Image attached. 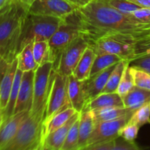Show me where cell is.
I'll list each match as a JSON object with an SVG mask.
<instances>
[{
  "mask_svg": "<svg viewBox=\"0 0 150 150\" xmlns=\"http://www.w3.org/2000/svg\"><path fill=\"white\" fill-rule=\"evenodd\" d=\"M82 36L89 45L103 35L114 32L130 34L139 40L150 37V23H143L131 15H125L111 7L106 0H92L78 9Z\"/></svg>",
  "mask_w": 150,
  "mask_h": 150,
  "instance_id": "obj_1",
  "label": "cell"
},
{
  "mask_svg": "<svg viewBox=\"0 0 150 150\" xmlns=\"http://www.w3.org/2000/svg\"><path fill=\"white\" fill-rule=\"evenodd\" d=\"M28 10L10 0L0 10V56L11 63L18 54L22 26Z\"/></svg>",
  "mask_w": 150,
  "mask_h": 150,
  "instance_id": "obj_2",
  "label": "cell"
},
{
  "mask_svg": "<svg viewBox=\"0 0 150 150\" xmlns=\"http://www.w3.org/2000/svg\"><path fill=\"white\" fill-rule=\"evenodd\" d=\"M139 38L130 34L114 32L103 35L91 44L97 55L114 54L129 62L135 59Z\"/></svg>",
  "mask_w": 150,
  "mask_h": 150,
  "instance_id": "obj_3",
  "label": "cell"
},
{
  "mask_svg": "<svg viewBox=\"0 0 150 150\" xmlns=\"http://www.w3.org/2000/svg\"><path fill=\"white\" fill-rule=\"evenodd\" d=\"M62 19L48 16L26 15L23 23L18 53L31 42L48 41L59 26Z\"/></svg>",
  "mask_w": 150,
  "mask_h": 150,
  "instance_id": "obj_4",
  "label": "cell"
},
{
  "mask_svg": "<svg viewBox=\"0 0 150 150\" xmlns=\"http://www.w3.org/2000/svg\"><path fill=\"white\" fill-rule=\"evenodd\" d=\"M77 10L62 19L57 30L48 40L50 62L54 63V66L57 63L62 51L75 39L81 35Z\"/></svg>",
  "mask_w": 150,
  "mask_h": 150,
  "instance_id": "obj_5",
  "label": "cell"
},
{
  "mask_svg": "<svg viewBox=\"0 0 150 150\" xmlns=\"http://www.w3.org/2000/svg\"><path fill=\"white\" fill-rule=\"evenodd\" d=\"M43 117L31 115L21 125L16 136L2 150H30L41 144Z\"/></svg>",
  "mask_w": 150,
  "mask_h": 150,
  "instance_id": "obj_6",
  "label": "cell"
},
{
  "mask_svg": "<svg viewBox=\"0 0 150 150\" xmlns=\"http://www.w3.org/2000/svg\"><path fill=\"white\" fill-rule=\"evenodd\" d=\"M54 73V63L50 62L40 65L35 71L34 97L31 115L43 117L45 116L47 98Z\"/></svg>",
  "mask_w": 150,
  "mask_h": 150,
  "instance_id": "obj_7",
  "label": "cell"
},
{
  "mask_svg": "<svg viewBox=\"0 0 150 150\" xmlns=\"http://www.w3.org/2000/svg\"><path fill=\"white\" fill-rule=\"evenodd\" d=\"M67 77L56 71L54 73L47 98L42 125L59 111L72 107L67 98Z\"/></svg>",
  "mask_w": 150,
  "mask_h": 150,
  "instance_id": "obj_8",
  "label": "cell"
},
{
  "mask_svg": "<svg viewBox=\"0 0 150 150\" xmlns=\"http://www.w3.org/2000/svg\"><path fill=\"white\" fill-rule=\"evenodd\" d=\"M89 46V42L84 37H78L62 51L58 62L54 66V70L62 76H69L73 74L83 52Z\"/></svg>",
  "mask_w": 150,
  "mask_h": 150,
  "instance_id": "obj_9",
  "label": "cell"
},
{
  "mask_svg": "<svg viewBox=\"0 0 150 150\" xmlns=\"http://www.w3.org/2000/svg\"><path fill=\"white\" fill-rule=\"evenodd\" d=\"M77 9L66 0H35L29 8V13L64 19Z\"/></svg>",
  "mask_w": 150,
  "mask_h": 150,
  "instance_id": "obj_10",
  "label": "cell"
},
{
  "mask_svg": "<svg viewBox=\"0 0 150 150\" xmlns=\"http://www.w3.org/2000/svg\"><path fill=\"white\" fill-rule=\"evenodd\" d=\"M132 115L128 114L117 120L96 123L86 145L117 139L119 137L120 130L128 122Z\"/></svg>",
  "mask_w": 150,
  "mask_h": 150,
  "instance_id": "obj_11",
  "label": "cell"
},
{
  "mask_svg": "<svg viewBox=\"0 0 150 150\" xmlns=\"http://www.w3.org/2000/svg\"><path fill=\"white\" fill-rule=\"evenodd\" d=\"M35 71V70H31L23 73L13 114L23 111H30L32 109L34 97Z\"/></svg>",
  "mask_w": 150,
  "mask_h": 150,
  "instance_id": "obj_12",
  "label": "cell"
},
{
  "mask_svg": "<svg viewBox=\"0 0 150 150\" xmlns=\"http://www.w3.org/2000/svg\"><path fill=\"white\" fill-rule=\"evenodd\" d=\"M116 65L117 64L111 66L103 71L92 76L88 80L83 81V91L86 104L102 93L108 78Z\"/></svg>",
  "mask_w": 150,
  "mask_h": 150,
  "instance_id": "obj_13",
  "label": "cell"
},
{
  "mask_svg": "<svg viewBox=\"0 0 150 150\" xmlns=\"http://www.w3.org/2000/svg\"><path fill=\"white\" fill-rule=\"evenodd\" d=\"M30 111H23L13 114L11 117L3 122L0 128V150H2L16 136L21 125L27 117Z\"/></svg>",
  "mask_w": 150,
  "mask_h": 150,
  "instance_id": "obj_14",
  "label": "cell"
},
{
  "mask_svg": "<svg viewBox=\"0 0 150 150\" xmlns=\"http://www.w3.org/2000/svg\"><path fill=\"white\" fill-rule=\"evenodd\" d=\"M80 117V113H76L65 124L47 136L43 142V149L48 150H60L67 135L75 122Z\"/></svg>",
  "mask_w": 150,
  "mask_h": 150,
  "instance_id": "obj_15",
  "label": "cell"
},
{
  "mask_svg": "<svg viewBox=\"0 0 150 150\" xmlns=\"http://www.w3.org/2000/svg\"><path fill=\"white\" fill-rule=\"evenodd\" d=\"M67 98L72 108L81 113L86 106V100L83 91V81H80L70 75L67 77Z\"/></svg>",
  "mask_w": 150,
  "mask_h": 150,
  "instance_id": "obj_16",
  "label": "cell"
},
{
  "mask_svg": "<svg viewBox=\"0 0 150 150\" xmlns=\"http://www.w3.org/2000/svg\"><path fill=\"white\" fill-rule=\"evenodd\" d=\"M17 69L18 59L16 58L10 64L7 72L0 82V107L3 112L6 109L8 103Z\"/></svg>",
  "mask_w": 150,
  "mask_h": 150,
  "instance_id": "obj_17",
  "label": "cell"
},
{
  "mask_svg": "<svg viewBox=\"0 0 150 150\" xmlns=\"http://www.w3.org/2000/svg\"><path fill=\"white\" fill-rule=\"evenodd\" d=\"M95 114L92 110H84L79 117V138L78 149L86 146L87 142L95 127Z\"/></svg>",
  "mask_w": 150,
  "mask_h": 150,
  "instance_id": "obj_18",
  "label": "cell"
},
{
  "mask_svg": "<svg viewBox=\"0 0 150 150\" xmlns=\"http://www.w3.org/2000/svg\"><path fill=\"white\" fill-rule=\"evenodd\" d=\"M96 57L97 54L95 50L92 47H88L83 52L72 75L80 81L88 80L90 78L91 70Z\"/></svg>",
  "mask_w": 150,
  "mask_h": 150,
  "instance_id": "obj_19",
  "label": "cell"
},
{
  "mask_svg": "<svg viewBox=\"0 0 150 150\" xmlns=\"http://www.w3.org/2000/svg\"><path fill=\"white\" fill-rule=\"evenodd\" d=\"M125 108L136 111L141 107L150 103V90L134 87L126 95L122 98Z\"/></svg>",
  "mask_w": 150,
  "mask_h": 150,
  "instance_id": "obj_20",
  "label": "cell"
},
{
  "mask_svg": "<svg viewBox=\"0 0 150 150\" xmlns=\"http://www.w3.org/2000/svg\"><path fill=\"white\" fill-rule=\"evenodd\" d=\"M78 113L73 108H66L57 113V114L51 117L46 123L42 125V139H41V144L43 146V142L48 135L54 132V130L64 125L73 115Z\"/></svg>",
  "mask_w": 150,
  "mask_h": 150,
  "instance_id": "obj_21",
  "label": "cell"
},
{
  "mask_svg": "<svg viewBox=\"0 0 150 150\" xmlns=\"http://www.w3.org/2000/svg\"><path fill=\"white\" fill-rule=\"evenodd\" d=\"M108 107H124L122 99L117 92L113 93H102L92 99L86 105L84 110L100 109Z\"/></svg>",
  "mask_w": 150,
  "mask_h": 150,
  "instance_id": "obj_22",
  "label": "cell"
},
{
  "mask_svg": "<svg viewBox=\"0 0 150 150\" xmlns=\"http://www.w3.org/2000/svg\"><path fill=\"white\" fill-rule=\"evenodd\" d=\"M33 42H29L26 46L23 47L16 56L18 59V68L21 70L23 73L31 71V70H36L37 68L39 67L34 58L33 51H32Z\"/></svg>",
  "mask_w": 150,
  "mask_h": 150,
  "instance_id": "obj_23",
  "label": "cell"
},
{
  "mask_svg": "<svg viewBox=\"0 0 150 150\" xmlns=\"http://www.w3.org/2000/svg\"><path fill=\"white\" fill-rule=\"evenodd\" d=\"M93 111L96 123L117 120L128 114H133L134 112L133 110L125 107H108L95 110Z\"/></svg>",
  "mask_w": 150,
  "mask_h": 150,
  "instance_id": "obj_24",
  "label": "cell"
},
{
  "mask_svg": "<svg viewBox=\"0 0 150 150\" xmlns=\"http://www.w3.org/2000/svg\"><path fill=\"white\" fill-rule=\"evenodd\" d=\"M129 63L130 62L128 61L125 59L121 60L120 62L117 63L116 67L113 70L112 73L110 75L106 85L103 90L102 93H113V92H117L125 69Z\"/></svg>",
  "mask_w": 150,
  "mask_h": 150,
  "instance_id": "obj_25",
  "label": "cell"
},
{
  "mask_svg": "<svg viewBox=\"0 0 150 150\" xmlns=\"http://www.w3.org/2000/svg\"><path fill=\"white\" fill-rule=\"evenodd\" d=\"M22 76H23V72L18 68L16 73V76H15L14 82H13L11 92H10L8 103H7V108L4 110V112H3L4 121H5L7 119L11 117L13 115V114H14L15 106H16V100H17L18 95L19 89H20L21 83Z\"/></svg>",
  "mask_w": 150,
  "mask_h": 150,
  "instance_id": "obj_26",
  "label": "cell"
},
{
  "mask_svg": "<svg viewBox=\"0 0 150 150\" xmlns=\"http://www.w3.org/2000/svg\"><path fill=\"white\" fill-rule=\"evenodd\" d=\"M121 60H122V59L114 54H106L97 55L91 70L90 77L103 71L111 66L115 65Z\"/></svg>",
  "mask_w": 150,
  "mask_h": 150,
  "instance_id": "obj_27",
  "label": "cell"
},
{
  "mask_svg": "<svg viewBox=\"0 0 150 150\" xmlns=\"http://www.w3.org/2000/svg\"><path fill=\"white\" fill-rule=\"evenodd\" d=\"M32 51L34 58L39 66L50 62V48L48 41L42 40L34 42Z\"/></svg>",
  "mask_w": 150,
  "mask_h": 150,
  "instance_id": "obj_28",
  "label": "cell"
},
{
  "mask_svg": "<svg viewBox=\"0 0 150 150\" xmlns=\"http://www.w3.org/2000/svg\"><path fill=\"white\" fill-rule=\"evenodd\" d=\"M79 118L74 122L69 130L64 144L60 150H78L79 138Z\"/></svg>",
  "mask_w": 150,
  "mask_h": 150,
  "instance_id": "obj_29",
  "label": "cell"
},
{
  "mask_svg": "<svg viewBox=\"0 0 150 150\" xmlns=\"http://www.w3.org/2000/svg\"><path fill=\"white\" fill-rule=\"evenodd\" d=\"M130 71L135 86L142 89L150 90V74L149 73L130 65Z\"/></svg>",
  "mask_w": 150,
  "mask_h": 150,
  "instance_id": "obj_30",
  "label": "cell"
},
{
  "mask_svg": "<svg viewBox=\"0 0 150 150\" xmlns=\"http://www.w3.org/2000/svg\"><path fill=\"white\" fill-rule=\"evenodd\" d=\"M129 122L133 123L139 127L144 125L150 124V103L135 111Z\"/></svg>",
  "mask_w": 150,
  "mask_h": 150,
  "instance_id": "obj_31",
  "label": "cell"
},
{
  "mask_svg": "<svg viewBox=\"0 0 150 150\" xmlns=\"http://www.w3.org/2000/svg\"><path fill=\"white\" fill-rule=\"evenodd\" d=\"M134 86L133 77L130 71V63H129L125 69L121 81L116 92H117L121 96V98H122L125 95H127L134 87Z\"/></svg>",
  "mask_w": 150,
  "mask_h": 150,
  "instance_id": "obj_32",
  "label": "cell"
},
{
  "mask_svg": "<svg viewBox=\"0 0 150 150\" xmlns=\"http://www.w3.org/2000/svg\"><path fill=\"white\" fill-rule=\"evenodd\" d=\"M108 4L121 13L130 16L131 13L142 8L128 0H106Z\"/></svg>",
  "mask_w": 150,
  "mask_h": 150,
  "instance_id": "obj_33",
  "label": "cell"
},
{
  "mask_svg": "<svg viewBox=\"0 0 150 150\" xmlns=\"http://www.w3.org/2000/svg\"><path fill=\"white\" fill-rule=\"evenodd\" d=\"M139 128L140 127L138 125L128 122L120 130L119 137L122 138L127 142H135L139 134Z\"/></svg>",
  "mask_w": 150,
  "mask_h": 150,
  "instance_id": "obj_34",
  "label": "cell"
},
{
  "mask_svg": "<svg viewBox=\"0 0 150 150\" xmlns=\"http://www.w3.org/2000/svg\"><path fill=\"white\" fill-rule=\"evenodd\" d=\"M111 150H141V149L135 142H127L122 138L120 139V137H118L115 140Z\"/></svg>",
  "mask_w": 150,
  "mask_h": 150,
  "instance_id": "obj_35",
  "label": "cell"
},
{
  "mask_svg": "<svg viewBox=\"0 0 150 150\" xmlns=\"http://www.w3.org/2000/svg\"><path fill=\"white\" fill-rule=\"evenodd\" d=\"M130 65L142 69L150 74V54L133 60L130 62Z\"/></svg>",
  "mask_w": 150,
  "mask_h": 150,
  "instance_id": "obj_36",
  "label": "cell"
},
{
  "mask_svg": "<svg viewBox=\"0 0 150 150\" xmlns=\"http://www.w3.org/2000/svg\"><path fill=\"white\" fill-rule=\"evenodd\" d=\"M115 140H111L108 141V142L86 145V146H83V147L79 149L78 150H111L114 145Z\"/></svg>",
  "mask_w": 150,
  "mask_h": 150,
  "instance_id": "obj_37",
  "label": "cell"
},
{
  "mask_svg": "<svg viewBox=\"0 0 150 150\" xmlns=\"http://www.w3.org/2000/svg\"><path fill=\"white\" fill-rule=\"evenodd\" d=\"M132 16L143 23H150V8H140L131 13Z\"/></svg>",
  "mask_w": 150,
  "mask_h": 150,
  "instance_id": "obj_38",
  "label": "cell"
},
{
  "mask_svg": "<svg viewBox=\"0 0 150 150\" xmlns=\"http://www.w3.org/2000/svg\"><path fill=\"white\" fill-rule=\"evenodd\" d=\"M66 1L76 6L78 8H81V7H85L90 2L89 0H66Z\"/></svg>",
  "mask_w": 150,
  "mask_h": 150,
  "instance_id": "obj_39",
  "label": "cell"
},
{
  "mask_svg": "<svg viewBox=\"0 0 150 150\" xmlns=\"http://www.w3.org/2000/svg\"><path fill=\"white\" fill-rule=\"evenodd\" d=\"M128 1L142 8H150V0H128Z\"/></svg>",
  "mask_w": 150,
  "mask_h": 150,
  "instance_id": "obj_40",
  "label": "cell"
},
{
  "mask_svg": "<svg viewBox=\"0 0 150 150\" xmlns=\"http://www.w3.org/2000/svg\"><path fill=\"white\" fill-rule=\"evenodd\" d=\"M13 1H16V2L18 3L19 4L22 6V7H24L26 10H28L29 12V8H30L31 5L32 4V3L35 1V0H12Z\"/></svg>",
  "mask_w": 150,
  "mask_h": 150,
  "instance_id": "obj_41",
  "label": "cell"
},
{
  "mask_svg": "<svg viewBox=\"0 0 150 150\" xmlns=\"http://www.w3.org/2000/svg\"><path fill=\"white\" fill-rule=\"evenodd\" d=\"M10 1V0H0V10H1Z\"/></svg>",
  "mask_w": 150,
  "mask_h": 150,
  "instance_id": "obj_42",
  "label": "cell"
},
{
  "mask_svg": "<svg viewBox=\"0 0 150 150\" xmlns=\"http://www.w3.org/2000/svg\"><path fill=\"white\" fill-rule=\"evenodd\" d=\"M3 122H4V116H3V111L2 109L0 107V128H1V125L3 124Z\"/></svg>",
  "mask_w": 150,
  "mask_h": 150,
  "instance_id": "obj_43",
  "label": "cell"
},
{
  "mask_svg": "<svg viewBox=\"0 0 150 150\" xmlns=\"http://www.w3.org/2000/svg\"><path fill=\"white\" fill-rule=\"evenodd\" d=\"M42 149H43V146H42V145L41 144H38V146H36L35 147H34L33 149L30 150H42Z\"/></svg>",
  "mask_w": 150,
  "mask_h": 150,
  "instance_id": "obj_44",
  "label": "cell"
},
{
  "mask_svg": "<svg viewBox=\"0 0 150 150\" xmlns=\"http://www.w3.org/2000/svg\"><path fill=\"white\" fill-rule=\"evenodd\" d=\"M42 150H48V149H43Z\"/></svg>",
  "mask_w": 150,
  "mask_h": 150,
  "instance_id": "obj_45",
  "label": "cell"
},
{
  "mask_svg": "<svg viewBox=\"0 0 150 150\" xmlns=\"http://www.w3.org/2000/svg\"><path fill=\"white\" fill-rule=\"evenodd\" d=\"M89 1H90V2H91V1H92V0H89Z\"/></svg>",
  "mask_w": 150,
  "mask_h": 150,
  "instance_id": "obj_46",
  "label": "cell"
}]
</instances>
